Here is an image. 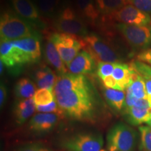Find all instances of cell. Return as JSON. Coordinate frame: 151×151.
I'll return each mask as SVG.
<instances>
[{
	"mask_svg": "<svg viewBox=\"0 0 151 151\" xmlns=\"http://www.w3.org/2000/svg\"><path fill=\"white\" fill-rule=\"evenodd\" d=\"M36 81L39 88H44L53 91L58 77L50 68L43 67L36 73Z\"/></svg>",
	"mask_w": 151,
	"mask_h": 151,
	"instance_id": "21",
	"label": "cell"
},
{
	"mask_svg": "<svg viewBox=\"0 0 151 151\" xmlns=\"http://www.w3.org/2000/svg\"><path fill=\"white\" fill-rule=\"evenodd\" d=\"M116 63L102 62H100L98 63L97 73L101 81L112 75Z\"/></svg>",
	"mask_w": 151,
	"mask_h": 151,
	"instance_id": "29",
	"label": "cell"
},
{
	"mask_svg": "<svg viewBox=\"0 0 151 151\" xmlns=\"http://www.w3.org/2000/svg\"><path fill=\"white\" fill-rule=\"evenodd\" d=\"M126 120L132 125H139L148 121L151 116V109H143L132 106L123 111Z\"/></svg>",
	"mask_w": 151,
	"mask_h": 151,
	"instance_id": "20",
	"label": "cell"
},
{
	"mask_svg": "<svg viewBox=\"0 0 151 151\" xmlns=\"http://www.w3.org/2000/svg\"><path fill=\"white\" fill-rule=\"evenodd\" d=\"M39 13L46 17H52L59 8L60 0H36Z\"/></svg>",
	"mask_w": 151,
	"mask_h": 151,
	"instance_id": "25",
	"label": "cell"
},
{
	"mask_svg": "<svg viewBox=\"0 0 151 151\" xmlns=\"http://www.w3.org/2000/svg\"><path fill=\"white\" fill-rule=\"evenodd\" d=\"M55 27L60 32L86 37L88 29L86 22L77 12L70 7L63 9L56 18Z\"/></svg>",
	"mask_w": 151,
	"mask_h": 151,
	"instance_id": "5",
	"label": "cell"
},
{
	"mask_svg": "<svg viewBox=\"0 0 151 151\" xmlns=\"http://www.w3.org/2000/svg\"><path fill=\"white\" fill-rule=\"evenodd\" d=\"M109 18L132 25L151 26V17L132 4L124 6Z\"/></svg>",
	"mask_w": 151,
	"mask_h": 151,
	"instance_id": "9",
	"label": "cell"
},
{
	"mask_svg": "<svg viewBox=\"0 0 151 151\" xmlns=\"http://www.w3.org/2000/svg\"><path fill=\"white\" fill-rule=\"evenodd\" d=\"M45 56L49 65L54 68L60 76L67 73V69L66 68L67 66L62 61L54 43L49 39L46 41L45 46Z\"/></svg>",
	"mask_w": 151,
	"mask_h": 151,
	"instance_id": "17",
	"label": "cell"
},
{
	"mask_svg": "<svg viewBox=\"0 0 151 151\" xmlns=\"http://www.w3.org/2000/svg\"><path fill=\"white\" fill-rule=\"evenodd\" d=\"M36 111L40 113H55V114L58 115L60 116H62L65 115L62 109L60 108L58 103L55 100L52 103L49 104L48 105L45 106H36Z\"/></svg>",
	"mask_w": 151,
	"mask_h": 151,
	"instance_id": "30",
	"label": "cell"
},
{
	"mask_svg": "<svg viewBox=\"0 0 151 151\" xmlns=\"http://www.w3.org/2000/svg\"><path fill=\"white\" fill-rule=\"evenodd\" d=\"M137 132L127 124L120 122L109 130L106 137L109 151H135Z\"/></svg>",
	"mask_w": 151,
	"mask_h": 151,
	"instance_id": "2",
	"label": "cell"
},
{
	"mask_svg": "<svg viewBox=\"0 0 151 151\" xmlns=\"http://www.w3.org/2000/svg\"><path fill=\"white\" fill-rule=\"evenodd\" d=\"M11 4L17 14L24 19L37 21L40 18L37 6L31 0H11Z\"/></svg>",
	"mask_w": 151,
	"mask_h": 151,
	"instance_id": "15",
	"label": "cell"
},
{
	"mask_svg": "<svg viewBox=\"0 0 151 151\" xmlns=\"http://www.w3.org/2000/svg\"><path fill=\"white\" fill-rule=\"evenodd\" d=\"M96 6L99 14L110 18L113 14L129 4V0H94Z\"/></svg>",
	"mask_w": 151,
	"mask_h": 151,
	"instance_id": "19",
	"label": "cell"
},
{
	"mask_svg": "<svg viewBox=\"0 0 151 151\" xmlns=\"http://www.w3.org/2000/svg\"><path fill=\"white\" fill-rule=\"evenodd\" d=\"M129 65L137 74L142 77L143 79L151 77V66L148 64L137 60L132 61Z\"/></svg>",
	"mask_w": 151,
	"mask_h": 151,
	"instance_id": "27",
	"label": "cell"
},
{
	"mask_svg": "<svg viewBox=\"0 0 151 151\" xmlns=\"http://www.w3.org/2000/svg\"><path fill=\"white\" fill-rule=\"evenodd\" d=\"M7 97V90L6 87L5 86L4 84L2 83H1L0 86V106L2 107L4 104L6 99Z\"/></svg>",
	"mask_w": 151,
	"mask_h": 151,
	"instance_id": "34",
	"label": "cell"
},
{
	"mask_svg": "<svg viewBox=\"0 0 151 151\" xmlns=\"http://www.w3.org/2000/svg\"><path fill=\"white\" fill-rule=\"evenodd\" d=\"M116 28L132 48L146 50L151 47V26L118 23Z\"/></svg>",
	"mask_w": 151,
	"mask_h": 151,
	"instance_id": "6",
	"label": "cell"
},
{
	"mask_svg": "<svg viewBox=\"0 0 151 151\" xmlns=\"http://www.w3.org/2000/svg\"><path fill=\"white\" fill-rule=\"evenodd\" d=\"M83 40L88 48L87 51L91 54L94 60H99V62H120L119 55L101 38L90 35L84 37Z\"/></svg>",
	"mask_w": 151,
	"mask_h": 151,
	"instance_id": "7",
	"label": "cell"
},
{
	"mask_svg": "<svg viewBox=\"0 0 151 151\" xmlns=\"http://www.w3.org/2000/svg\"><path fill=\"white\" fill-rule=\"evenodd\" d=\"M132 5L151 17V0H129Z\"/></svg>",
	"mask_w": 151,
	"mask_h": 151,
	"instance_id": "31",
	"label": "cell"
},
{
	"mask_svg": "<svg viewBox=\"0 0 151 151\" xmlns=\"http://www.w3.org/2000/svg\"><path fill=\"white\" fill-rule=\"evenodd\" d=\"M100 151H106V150H100Z\"/></svg>",
	"mask_w": 151,
	"mask_h": 151,
	"instance_id": "37",
	"label": "cell"
},
{
	"mask_svg": "<svg viewBox=\"0 0 151 151\" xmlns=\"http://www.w3.org/2000/svg\"><path fill=\"white\" fill-rule=\"evenodd\" d=\"M49 39L54 43L62 61L67 67L81 52V49L86 48L84 40L75 35L55 33L49 37Z\"/></svg>",
	"mask_w": 151,
	"mask_h": 151,
	"instance_id": "4",
	"label": "cell"
},
{
	"mask_svg": "<svg viewBox=\"0 0 151 151\" xmlns=\"http://www.w3.org/2000/svg\"><path fill=\"white\" fill-rule=\"evenodd\" d=\"M35 110L36 105L33 98L20 100L16 106L14 111L17 123L18 124H23L28 118L32 116Z\"/></svg>",
	"mask_w": 151,
	"mask_h": 151,
	"instance_id": "18",
	"label": "cell"
},
{
	"mask_svg": "<svg viewBox=\"0 0 151 151\" xmlns=\"http://www.w3.org/2000/svg\"><path fill=\"white\" fill-rule=\"evenodd\" d=\"M104 96L109 104L114 110L122 111L126 97L124 91L106 88L104 90Z\"/></svg>",
	"mask_w": 151,
	"mask_h": 151,
	"instance_id": "23",
	"label": "cell"
},
{
	"mask_svg": "<svg viewBox=\"0 0 151 151\" xmlns=\"http://www.w3.org/2000/svg\"><path fill=\"white\" fill-rule=\"evenodd\" d=\"M53 93L60 108L70 118L86 120L93 117L95 97L91 85L83 75L65 73L58 76Z\"/></svg>",
	"mask_w": 151,
	"mask_h": 151,
	"instance_id": "1",
	"label": "cell"
},
{
	"mask_svg": "<svg viewBox=\"0 0 151 151\" xmlns=\"http://www.w3.org/2000/svg\"><path fill=\"white\" fill-rule=\"evenodd\" d=\"M11 42L22 52L25 64L36 62L40 58V43L35 37L11 41Z\"/></svg>",
	"mask_w": 151,
	"mask_h": 151,
	"instance_id": "10",
	"label": "cell"
},
{
	"mask_svg": "<svg viewBox=\"0 0 151 151\" xmlns=\"http://www.w3.org/2000/svg\"><path fill=\"white\" fill-rule=\"evenodd\" d=\"M37 92L36 84L29 78L20 79L15 86V94L20 100L33 98Z\"/></svg>",
	"mask_w": 151,
	"mask_h": 151,
	"instance_id": "22",
	"label": "cell"
},
{
	"mask_svg": "<svg viewBox=\"0 0 151 151\" xmlns=\"http://www.w3.org/2000/svg\"><path fill=\"white\" fill-rule=\"evenodd\" d=\"M103 138L94 134H79L67 139L63 146L69 151H100Z\"/></svg>",
	"mask_w": 151,
	"mask_h": 151,
	"instance_id": "8",
	"label": "cell"
},
{
	"mask_svg": "<svg viewBox=\"0 0 151 151\" xmlns=\"http://www.w3.org/2000/svg\"><path fill=\"white\" fill-rule=\"evenodd\" d=\"M4 66H5V65L3 63V62L0 61V73H1V75H2V73L4 72Z\"/></svg>",
	"mask_w": 151,
	"mask_h": 151,
	"instance_id": "35",
	"label": "cell"
},
{
	"mask_svg": "<svg viewBox=\"0 0 151 151\" xmlns=\"http://www.w3.org/2000/svg\"><path fill=\"white\" fill-rule=\"evenodd\" d=\"M33 37H35V32L27 22L9 13L1 16V41H11Z\"/></svg>",
	"mask_w": 151,
	"mask_h": 151,
	"instance_id": "3",
	"label": "cell"
},
{
	"mask_svg": "<svg viewBox=\"0 0 151 151\" xmlns=\"http://www.w3.org/2000/svg\"><path fill=\"white\" fill-rule=\"evenodd\" d=\"M60 116L55 113H37L30 120L29 128L38 133H44L52 130L59 121Z\"/></svg>",
	"mask_w": 151,
	"mask_h": 151,
	"instance_id": "12",
	"label": "cell"
},
{
	"mask_svg": "<svg viewBox=\"0 0 151 151\" xmlns=\"http://www.w3.org/2000/svg\"><path fill=\"white\" fill-rule=\"evenodd\" d=\"M133 73L134 70L129 65L116 62L111 76L116 81L117 90L122 91L127 90L132 81Z\"/></svg>",
	"mask_w": 151,
	"mask_h": 151,
	"instance_id": "14",
	"label": "cell"
},
{
	"mask_svg": "<svg viewBox=\"0 0 151 151\" xmlns=\"http://www.w3.org/2000/svg\"><path fill=\"white\" fill-rule=\"evenodd\" d=\"M146 123H147V124H148V125L149 126V127H151V116H150V119H149V120H148V121Z\"/></svg>",
	"mask_w": 151,
	"mask_h": 151,
	"instance_id": "36",
	"label": "cell"
},
{
	"mask_svg": "<svg viewBox=\"0 0 151 151\" xmlns=\"http://www.w3.org/2000/svg\"><path fill=\"white\" fill-rule=\"evenodd\" d=\"M0 57L7 67L14 68L25 64L20 50L15 47L11 41H1Z\"/></svg>",
	"mask_w": 151,
	"mask_h": 151,
	"instance_id": "13",
	"label": "cell"
},
{
	"mask_svg": "<svg viewBox=\"0 0 151 151\" xmlns=\"http://www.w3.org/2000/svg\"><path fill=\"white\" fill-rule=\"evenodd\" d=\"M126 90H128L134 97L137 99H147L145 81L142 77L137 74L134 71L132 76L131 83Z\"/></svg>",
	"mask_w": 151,
	"mask_h": 151,
	"instance_id": "24",
	"label": "cell"
},
{
	"mask_svg": "<svg viewBox=\"0 0 151 151\" xmlns=\"http://www.w3.org/2000/svg\"><path fill=\"white\" fill-rule=\"evenodd\" d=\"M94 67V59L89 52L83 50L67 66L71 73L85 75L91 73Z\"/></svg>",
	"mask_w": 151,
	"mask_h": 151,
	"instance_id": "11",
	"label": "cell"
},
{
	"mask_svg": "<svg viewBox=\"0 0 151 151\" xmlns=\"http://www.w3.org/2000/svg\"><path fill=\"white\" fill-rule=\"evenodd\" d=\"M33 99L36 106L48 105L55 100L53 91L44 88H39L37 90Z\"/></svg>",
	"mask_w": 151,
	"mask_h": 151,
	"instance_id": "26",
	"label": "cell"
},
{
	"mask_svg": "<svg viewBox=\"0 0 151 151\" xmlns=\"http://www.w3.org/2000/svg\"><path fill=\"white\" fill-rule=\"evenodd\" d=\"M139 130L141 136V148L145 151H151V127L140 126Z\"/></svg>",
	"mask_w": 151,
	"mask_h": 151,
	"instance_id": "28",
	"label": "cell"
},
{
	"mask_svg": "<svg viewBox=\"0 0 151 151\" xmlns=\"http://www.w3.org/2000/svg\"><path fill=\"white\" fill-rule=\"evenodd\" d=\"M18 151H50L47 147L38 143H32L20 147Z\"/></svg>",
	"mask_w": 151,
	"mask_h": 151,
	"instance_id": "32",
	"label": "cell"
},
{
	"mask_svg": "<svg viewBox=\"0 0 151 151\" xmlns=\"http://www.w3.org/2000/svg\"><path fill=\"white\" fill-rule=\"evenodd\" d=\"M75 6L76 11L83 19L90 23L97 21L100 14L94 0H75Z\"/></svg>",
	"mask_w": 151,
	"mask_h": 151,
	"instance_id": "16",
	"label": "cell"
},
{
	"mask_svg": "<svg viewBox=\"0 0 151 151\" xmlns=\"http://www.w3.org/2000/svg\"><path fill=\"white\" fill-rule=\"evenodd\" d=\"M137 59L151 66V49L143 50L137 55Z\"/></svg>",
	"mask_w": 151,
	"mask_h": 151,
	"instance_id": "33",
	"label": "cell"
}]
</instances>
